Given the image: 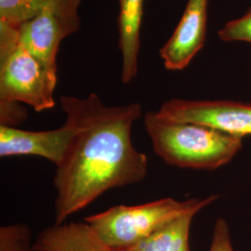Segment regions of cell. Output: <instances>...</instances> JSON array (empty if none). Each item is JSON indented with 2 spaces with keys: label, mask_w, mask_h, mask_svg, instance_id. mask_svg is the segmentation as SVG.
Wrapping results in <instances>:
<instances>
[{
  "label": "cell",
  "mask_w": 251,
  "mask_h": 251,
  "mask_svg": "<svg viewBox=\"0 0 251 251\" xmlns=\"http://www.w3.org/2000/svg\"><path fill=\"white\" fill-rule=\"evenodd\" d=\"M218 198V195L185 201L166 198L136 206L118 205L88 216L84 222L111 248L124 251L182 216L197 215Z\"/></svg>",
  "instance_id": "obj_3"
},
{
  "label": "cell",
  "mask_w": 251,
  "mask_h": 251,
  "mask_svg": "<svg viewBox=\"0 0 251 251\" xmlns=\"http://www.w3.org/2000/svg\"><path fill=\"white\" fill-rule=\"evenodd\" d=\"M28 117V113L23 103L18 101L0 100V126L18 127Z\"/></svg>",
  "instance_id": "obj_15"
},
{
  "label": "cell",
  "mask_w": 251,
  "mask_h": 251,
  "mask_svg": "<svg viewBox=\"0 0 251 251\" xmlns=\"http://www.w3.org/2000/svg\"><path fill=\"white\" fill-rule=\"evenodd\" d=\"M60 103L73 136L55 171V225L111 189L141 182L148 172L147 155L132 142L133 125L143 116L140 103L108 106L96 93L64 95Z\"/></svg>",
  "instance_id": "obj_1"
},
{
  "label": "cell",
  "mask_w": 251,
  "mask_h": 251,
  "mask_svg": "<svg viewBox=\"0 0 251 251\" xmlns=\"http://www.w3.org/2000/svg\"><path fill=\"white\" fill-rule=\"evenodd\" d=\"M58 74L20 42L0 54V100L18 101L43 112L55 106Z\"/></svg>",
  "instance_id": "obj_4"
},
{
  "label": "cell",
  "mask_w": 251,
  "mask_h": 251,
  "mask_svg": "<svg viewBox=\"0 0 251 251\" xmlns=\"http://www.w3.org/2000/svg\"><path fill=\"white\" fill-rule=\"evenodd\" d=\"M144 125L154 152L170 166L215 171L232 161L243 147V138L208 126L164 119L155 111L144 116Z\"/></svg>",
  "instance_id": "obj_2"
},
{
  "label": "cell",
  "mask_w": 251,
  "mask_h": 251,
  "mask_svg": "<svg viewBox=\"0 0 251 251\" xmlns=\"http://www.w3.org/2000/svg\"><path fill=\"white\" fill-rule=\"evenodd\" d=\"M118 46L121 52V81L128 84L139 71L141 27L144 0H118Z\"/></svg>",
  "instance_id": "obj_9"
},
{
  "label": "cell",
  "mask_w": 251,
  "mask_h": 251,
  "mask_svg": "<svg viewBox=\"0 0 251 251\" xmlns=\"http://www.w3.org/2000/svg\"><path fill=\"white\" fill-rule=\"evenodd\" d=\"M53 0H0V21L21 26Z\"/></svg>",
  "instance_id": "obj_12"
},
{
  "label": "cell",
  "mask_w": 251,
  "mask_h": 251,
  "mask_svg": "<svg viewBox=\"0 0 251 251\" xmlns=\"http://www.w3.org/2000/svg\"><path fill=\"white\" fill-rule=\"evenodd\" d=\"M155 112L167 120L208 126L241 138L251 136V103L175 98Z\"/></svg>",
  "instance_id": "obj_6"
},
{
  "label": "cell",
  "mask_w": 251,
  "mask_h": 251,
  "mask_svg": "<svg viewBox=\"0 0 251 251\" xmlns=\"http://www.w3.org/2000/svg\"><path fill=\"white\" fill-rule=\"evenodd\" d=\"M32 231L25 224L0 227V251H36L31 245Z\"/></svg>",
  "instance_id": "obj_13"
},
{
  "label": "cell",
  "mask_w": 251,
  "mask_h": 251,
  "mask_svg": "<svg viewBox=\"0 0 251 251\" xmlns=\"http://www.w3.org/2000/svg\"><path fill=\"white\" fill-rule=\"evenodd\" d=\"M209 0H188L178 25L159 50L166 69H185L206 40Z\"/></svg>",
  "instance_id": "obj_7"
},
{
  "label": "cell",
  "mask_w": 251,
  "mask_h": 251,
  "mask_svg": "<svg viewBox=\"0 0 251 251\" xmlns=\"http://www.w3.org/2000/svg\"><path fill=\"white\" fill-rule=\"evenodd\" d=\"M33 246L36 251H117L85 222L54 224L39 233Z\"/></svg>",
  "instance_id": "obj_10"
},
{
  "label": "cell",
  "mask_w": 251,
  "mask_h": 251,
  "mask_svg": "<svg viewBox=\"0 0 251 251\" xmlns=\"http://www.w3.org/2000/svg\"><path fill=\"white\" fill-rule=\"evenodd\" d=\"M195 216H182L124 251H191L189 236Z\"/></svg>",
  "instance_id": "obj_11"
},
{
  "label": "cell",
  "mask_w": 251,
  "mask_h": 251,
  "mask_svg": "<svg viewBox=\"0 0 251 251\" xmlns=\"http://www.w3.org/2000/svg\"><path fill=\"white\" fill-rule=\"evenodd\" d=\"M82 0H53L35 18L20 26V41L54 73L64 38L79 30Z\"/></svg>",
  "instance_id": "obj_5"
},
{
  "label": "cell",
  "mask_w": 251,
  "mask_h": 251,
  "mask_svg": "<svg viewBox=\"0 0 251 251\" xmlns=\"http://www.w3.org/2000/svg\"><path fill=\"white\" fill-rule=\"evenodd\" d=\"M225 42H246L251 44V5L241 17L227 22L218 32Z\"/></svg>",
  "instance_id": "obj_14"
},
{
  "label": "cell",
  "mask_w": 251,
  "mask_h": 251,
  "mask_svg": "<svg viewBox=\"0 0 251 251\" xmlns=\"http://www.w3.org/2000/svg\"><path fill=\"white\" fill-rule=\"evenodd\" d=\"M209 251H233L229 225L223 218L216 221Z\"/></svg>",
  "instance_id": "obj_16"
},
{
  "label": "cell",
  "mask_w": 251,
  "mask_h": 251,
  "mask_svg": "<svg viewBox=\"0 0 251 251\" xmlns=\"http://www.w3.org/2000/svg\"><path fill=\"white\" fill-rule=\"evenodd\" d=\"M72 136V129L65 122L61 127L42 131L0 126V156L35 155L57 167L63 161Z\"/></svg>",
  "instance_id": "obj_8"
}]
</instances>
